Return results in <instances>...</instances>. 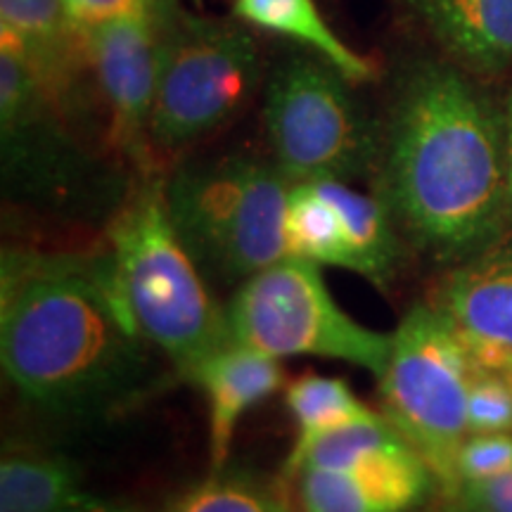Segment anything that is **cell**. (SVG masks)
I'll list each match as a JSON object with an SVG mask.
<instances>
[{"mask_svg": "<svg viewBox=\"0 0 512 512\" xmlns=\"http://www.w3.org/2000/svg\"><path fill=\"white\" fill-rule=\"evenodd\" d=\"M377 162V197L427 254L465 261L510 228L505 112L451 64L403 76Z\"/></svg>", "mask_w": 512, "mask_h": 512, "instance_id": "obj_1", "label": "cell"}, {"mask_svg": "<svg viewBox=\"0 0 512 512\" xmlns=\"http://www.w3.org/2000/svg\"><path fill=\"white\" fill-rule=\"evenodd\" d=\"M152 349L105 249L3 252L0 363L31 406L62 418L121 408L150 384Z\"/></svg>", "mask_w": 512, "mask_h": 512, "instance_id": "obj_2", "label": "cell"}, {"mask_svg": "<svg viewBox=\"0 0 512 512\" xmlns=\"http://www.w3.org/2000/svg\"><path fill=\"white\" fill-rule=\"evenodd\" d=\"M102 249L126 311L178 373L230 342L226 306L171 221L164 181H147L128 197Z\"/></svg>", "mask_w": 512, "mask_h": 512, "instance_id": "obj_3", "label": "cell"}, {"mask_svg": "<svg viewBox=\"0 0 512 512\" xmlns=\"http://www.w3.org/2000/svg\"><path fill=\"white\" fill-rule=\"evenodd\" d=\"M290 185L278 166L247 155L195 162L166 178L171 221L209 283L238 287L285 259Z\"/></svg>", "mask_w": 512, "mask_h": 512, "instance_id": "obj_4", "label": "cell"}, {"mask_svg": "<svg viewBox=\"0 0 512 512\" xmlns=\"http://www.w3.org/2000/svg\"><path fill=\"white\" fill-rule=\"evenodd\" d=\"M470 351L437 304H415L392 332L387 366L377 377L382 415L418 448L448 496L467 430Z\"/></svg>", "mask_w": 512, "mask_h": 512, "instance_id": "obj_5", "label": "cell"}, {"mask_svg": "<svg viewBox=\"0 0 512 512\" xmlns=\"http://www.w3.org/2000/svg\"><path fill=\"white\" fill-rule=\"evenodd\" d=\"M320 268L287 254L240 283L226 304L228 339L280 361L316 356L380 377L392 332L370 330L351 318L332 297Z\"/></svg>", "mask_w": 512, "mask_h": 512, "instance_id": "obj_6", "label": "cell"}, {"mask_svg": "<svg viewBox=\"0 0 512 512\" xmlns=\"http://www.w3.org/2000/svg\"><path fill=\"white\" fill-rule=\"evenodd\" d=\"M264 128L273 164L290 183H351L380 159V138L351 81L313 55H292L273 69Z\"/></svg>", "mask_w": 512, "mask_h": 512, "instance_id": "obj_7", "label": "cell"}, {"mask_svg": "<svg viewBox=\"0 0 512 512\" xmlns=\"http://www.w3.org/2000/svg\"><path fill=\"white\" fill-rule=\"evenodd\" d=\"M256 76L259 48L245 27L174 12L150 119L152 155H174L233 119Z\"/></svg>", "mask_w": 512, "mask_h": 512, "instance_id": "obj_8", "label": "cell"}, {"mask_svg": "<svg viewBox=\"0 0 512 512\" xmlns=\"http://www.w3.org/2000/svg\"><path fill=\"white\" fill-rule=\"evenodd\" d=\"M171 17V0H140L83 31L91 74L105 102L107 143L143 171L152 162L150 119Z\"/></svg>", "mask_w": 512, "mask_h": 512, "instance_id": "obj_9", "label": "cell"}, {"mask_svg": "<svg viewBox=\"0 0 512 512\" xmlns=\"http://www.w3.org/2000/svg\"><path fill=\"white\" fill-rule=\"evenodd\" d=\"M64 114L22 57L0 50L3 171L31 192H60L74 181L79 150Z\"/></svg>", "mask_w": 512, "mask_h": 512, "instance_id": "obj_10", "label": "cell"}, {"mask_svg": "<svg viewBox=\"0 0 512 512\" xmlns=\"http://www.w3.org/2000/svg\"><path fill=\"white\" fill-rule=\"evenodd\" d=\"M294 482L302 512H411L437 479L403 437L351 467H304Z\"/></svg>", "mask_w": 512, "mask_h": 512, "instance_id": "obj_11", "label": "cell"}, {"mask_svg": "<svg viewBox=\"0 0 512 512\" xmlns=\"http://www.w3.org/2000/svg\"><path fill=\"white\" fill-rule=\"evenodd\" d=\"M0 50L22 57L57 107L74 119L81 107V74L91 64L64 0H0Z\"/></svg>", "mask_w": 512, "mask_h": 512, "instance_id": "obj_12", "label": "cell"}, {"mask_svg": "<svg viewBox=\"0 0 512 512\" xmlns=\"http://www.w3.org/2000/svg\"><path fill=\"white\" fill-rule=\"evenodd\" d=\"M183 377L207 401L211 470H223L240 420L280 392L287 375L280 358L228 342L192 363Z\"/></svg>", "mask_w": 512, "mask_h": 512, "instance_id": "obj_13", "label": "cell"}, {"mask_svg": "<svg viewBox=\"0 0 512 512\" xmlns=\"http://www.w3.org/2000/svg\"><path fill=\"white\" fill-rule=\"evenodd\" d=\"M437 306L467 339L512 351V240L460 261L441 283Z\"/></svg>", "mask_w": 512, "mask_h": 512, "instance_id": "obj_14", "label": "cell"}, {"mask_svg": "<svg viewBox=\"0 0 512 512\" xmlns=\"http://www.w3.org/2000/svg\"><path fill=\"white\" fill-rule=\"evenodd\" d=\"M434 41L482 74L512 67V0H406Z\"/></svg>", "mask_w": 512, "mask_h": 512, "instance_id": "obj_15", "label": "cell"}, {"mask_svg": "<svg viewBox=\"0 0 512 512\" xmlns=\"http://www.w3.org/2000/svg\"><path fill=\"white\" fill-rule=\"evenodd\" d=\"M316 183L337 214L339 268L387 290L401 261L396 221L387 204L351 188L349 181L323 178Z\"/></svg>", "mask_w": 512, "mask_h": 512, "instance_id": "obj_16", "label": "cell"}, {"mask_svg": "<svg viewBox=\"0 0 512 512\" xmlns=\"http://www.w3.org/2000/svg\"><path fill=\"white\" fill-rule=\"evenodd\" d=\"M233 12L249 27L299 43L351 83L375 79L373 64L335 34L316 0H233Z\"/></svg>", "mask_w": 512, "mask_h": 512, "instance_id": "obj_17", "label": "cell"}, {"mask_svg": "<svg viewBox=\"0 0 512 512\" xmlns=\"http://www.w3.org/2000/svg\"><path fill=\"white\" fill-rule=\"evenodd\" d=\"M285 408L297 425L294 444L283 467L287 479H292L294 467L323 434L351 425V422L373 418L377 413L358 399L347 380L313 373V370L285 384Z\"/></svg>", "mask_w": 512, "mask_h": 512, "instance_id": "obj_18", "label": "cell"}, {"mask_svg": "<svg viewBox=\"0 0 512 512\" xmlns=\"http://www.w3.org/2000/svg\"><path fill=\"white\" fill-rule=\"evenodd\" d=\"M83 472L72 458L10 451L0 460V512H60L81 494Z\"/></svg>", "mask_w": 512, "mask_h": 512, "instance_id": "obj_19", "label": "cell"}, {"mask_svg": "<svg viewBox=\"0 0 512 512\" xmlns=\"http://www.w3.org/2000/svg\"><path fill=\"white\" fill-rule=\"evenodd\" d=\"M164 512H294V508L278 482L223 467L171 498Z\"/></svg>", "mask_w": 512, "mask_h": 512, "instance_id": "obj_20", "label": "cell"}, {"mask_svg": "<svg viewBox=\"0 0 512 512\" xmlns=\"http://www.w3.org/2000/svg\"><path fill=\"white\" fill-rule=\"evenodd\" d=\"M467 430L470 434L512 432V387L501 373L477 363L467 392Z\"/></svg>", "mask_w": 512, "mask_h": 512, "instance_id": "obj_21", "label": "cell"}, {"mask_svg": "<svg viewBox=\"0 0 512 512\" xmlns=\"http://www.w3.org/2000/svg\"><path fill=\"white\" fill-rule=\"evenodd\" d=\"M512 470V432L470 434L456 458V489ZM451 494V496H453Z\"/></svg>", "mask_w": 512, "mask_h": 512, "instance_id": "obj_22", "label": "cell"}, {"mask_svg": "<svg viewBox=\"0 0 512 512\" xmlns=\"http://www.w3.org/2000/svg\"><path fill=\"white\" fill-rule=\"evenodd\" d=\"M451 498V512H512V470L463 484Z\"/></svg>", "mask_w": 512, "mask_h": 512, "instance_id": "obj_23", "label": "cell"}, {"mask_svg": "<svg viewBox=\"0 0 512 512\" xmlns=\"http://www.w3.org/2000/svg\"><path fill=\"white\" fill-rule=\"evenodd\" d=\"M64 3H67V10L74 19L76 29L83 34L88 27L102 22V19L131 10L140 0H64Z\"/></svg>", "mask_w": 512, "mask_h": 512, "instance_id": "obj_24", "label": "cell"}, {"mask_svg": "<svg viewBox=\"0 0 512 512\" xmlns=\"http://www.w3.org/2000/svg\"><path fill=\"white\" fill-rule=\"evenodd\" d=\"M463 339L467 344V351H470L472 361H475L477 366L496 370V373H501L512 387V351L489 347V344L475 342V339H467L465 335H463Z\"/></svg>", "mask_w": 512, "mask_h": 512, "instance_id": "obj_25", "label": "cell"}, {"mask_svg": "<svg viewBox=\"0 0 512 512\" xmlns=\"http://www.w3.org/2000/svg\"><path fill=\"white\" fill-rule=\"evenodd\" d=\"M60 512H150L136 503L117 501V498H102L81 491L74 501H69Z\"/></svg>", "mask_w": 512, "mask_h": 512, "instance_id": "obj_26", "label": "cell"}, {"mask_svg": "<svg viewBox=\"0 0 512 512\" xmlns=\"http://www.w3.org/2000/svg\"><path fill=\"white\" fill-rule=\"evenodd\" d=\"M505 133H508V169H510V190H512V88L505 100Z\"/></svg>", "mask_w": 512, "mask_h": 512, "instance_id": "obj_27", "label": "cell"}]
</instances>
